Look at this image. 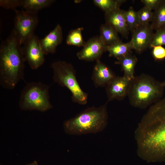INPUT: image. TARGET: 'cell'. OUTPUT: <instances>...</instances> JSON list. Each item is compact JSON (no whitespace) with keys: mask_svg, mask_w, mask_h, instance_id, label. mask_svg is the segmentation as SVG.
I'll use <instances>...</instances> for the list:
<instances>
[{"mask_svg":"<svg viewBox=\"0 0 165 165\" xmlns=\"http://www.w3.org/2000/svg\"><path fill=\"white\" fill-rule=\"evenodd\" d=\"M137 152L144 159L165 160V98L152 105L136 129Z\"/></svg>","mask_w":165,"mask_h":165,"instance_id":"cell-1","label":"cell"},{"mask_svg":"<svg viewBox=\"0 0 165 165\" xmlns=\"http://www.w3.org/2000/svg\"><path fill=\"white\" fill-rule=\"evenodd\" d=\"M16 34L13 29L0 46V84L3 88L13 89L23 79L26 61Z\"/></svg>","mask_w":165,"mask_h":165,"instance_id":"cell-2","label":"cell"},{"mask_svg":"<svg viewBox=\"0 0 165 165\" xmlns=\"http://www.w3.org/2000/svg\"><path fill=\"white\" fill-rule=\"evenodd\" d=\"M107 102L98 107H88L65 121L64 123L65 132L78 135L96 133L103 130L108 123Z\"/></svg>","mask_w":165,"mask_h":165,"instance_id":"cell-3","label":"cell"},{"mask_svg":"<svg viewBox=\"0 0 165 165\" xmlns=\"http://www.w3.org/2000/svg\"><path fill=\"white\" fill-rule=\"evenodd\" d=\"M164 86L162 82L151 76L142 74L131 80L127 96L130 104L145 108L160 100Z\"/></svg>","mask_w":165,"mask_h":165,"instance_id":"cell-4","label":"cell"},{"mask_svg":"<svg viewBox=\"0 0 165 165\" xmlns=\"http://www.w3.org/2000/svg\"><path fill=\"white\" fill-rule=\"evenodd\" d=\"M51 68L54 81L70 90L73 102L82 105L86 104L88 95L81 88L76 79L73 66L65 61H59L52 63Z\"/></svg>","mask_w":165,"mask_h":165,"instance_id":"cell-5","label":"cell"},{"mask_svg":"<svg viewBox=\"0 0 165 165\" xmlns=\"http://www.w3.org/2000/svg\"><path fill=\"white\" fill-rule=\"evenodd\" d=\"M50 86L40 82H30L23 88L19 101L23 110H37L42 112L52 108L49 94Z\"/></svg>","mask_w":165,"mask_h":165,"instance_id":"cell-6","label":"cell"},{"mask_svg":"<svg viewBox=\"0 0 165 165\" xmlns=\"http://www.w3.org/2000/svg\"><path fill=\"white\" fill-rule=\"evenodd\" d=\"M14 28L20 44L23 45L34 35L38 23L37 14L22 9L14 10Z\"/></svg>","mask_w":165,"mask_h":165,"instance_id":"cell-7","label":"cell"},{"mask_svg":"<svg viewBox=\"0 0 165 165\" xmlns=\"http://www.w3.org/2000/svg\"><path fill=\"white\" fill-rule=\"evenodd\" d=\"M39 39L34 35L23 45L25 61L32 69H36L42 65L45 55L41 46Z\"/></svg>","mask_w":165,"mask_h":165,"instance_id":"cell-8","label":"cell"},{"mask_svg":"<svg viewBox=\"0 0 165 165\" xmlns=\"http://www.w3.org/2000/svg\"><path fill=\"white\" fill-rule=\"evenodd\" d=\"M106 46L99 36L89 39L85 43L82 49L77 53L80 60L92 61L100 60L103 53L106 51Z\"/></svg>","mask_w":165,"mask_h":165,"instance_id":"cell-9","label":"cell"},{"mask_svg":"<svg viewBox=\"0 0 165 165\" xmlns=\"http://www.w3.org/2000/svg\"><path fill=\"white\" fill-rule=\"evenodd\" d=\"M153 30L149 24L140 25L134 30L130 41L132 49L140 53L149 47L154 33Z\"/></svg>","mask_w":165,"mask_h":165,"instance_id":"cell-10","label":"cell"},{"mask_svg":"<svg viewBox=\"0 0 165 165\" xmlns=\"http://www.w3.org/2000/svg\"><path fill=\"white\" fill-rule=\"evenodd\" d=\"M130 81L124 76H116L106 86L108 102L124 99L127 96Z\"/></svg>","mask_w":165,"mask_h":165,"instance_id":"cell-11","label":"cell"},{"mask_svg":"<svg viewBox=\"0 0 165 165\" xmlns=\"http://www.w3.org/2000/svg\"><path fill=\"white\" fill-rule=\"evenodd\" d=\"M125 10L120 8L105 13L106 23L113 27L123 37L127 38L129 33L125 18Z\"/></svg>","mask_w":165,"mask_h":165,"instance_id":"cell-12","label":"cell"},{"mask_svg":"<svg viewBox=\"0 0 165 165\" xmlns=\"http://www.w3.org/2000/svg\"><path fill=\"white\" fill-rule=\"evenodd\" d=\"M116 77L114 73L107 65L100 60L96 61L92 76L95 87L106 86Z\"/></svg>","mask_w":165,"mask_h":165,"instance_id":"cell-13","label":"cell"},{"mask_svg":"<svg viewBox=\"0 0 165 165\" xmlns=\"http://www.w3.org/2000/svg\"><path fill=\"white\" fill-rule=\"evenodd\" d=\"M63 39L62 28L60 25L58 24L53 30L40 40L45 55L54 53L57 46L62 43Z\"/></svg>","mask_w":165,"mask_h":165,"instance_id":"cell-14","label":"cell"},{"mask_svg":"<svg viewBox=\"0 0 165 165\" xmlns=\"http://www.w3.org/2000/svg\"><path fill=\"white\" fill-rule=\"evenodd\" d=\"M138 59L134 55L128 54L115 62V64L121 65L124 75L123 76L131 80L134 79V69Z\"/></svg>","mask_w":165,"mask_h":165,"instance_id":"cell-15","label":"cell"},{"mask_svg":"<svg viewBox=\"0 0 165 165\" xmlns=\"http://www.w3.org/2000/svg\"><path fill=\"white\" fill-rule=\"evenodd\" d=\"M132 49L130 42L124 43L121 41L107 46L106 51L109 53V56L113 57L119 60L130 53Z\"/></svg>","mask_w":165,"mask_h":165,"instance_id":"cell-16","label":"cell"},{"mask_svg":"<svg viewBox=\"0 0 165 165\" xmlns=\"http://www.w3.org/2000/svg\"><path fill=\"white\" fill-rule=\"evenodd\" d=\"M100 38L107 46L121 41L118 33L113 27L106 23L100 26Z\"/></svg>","mask_w":165,"mask_h":165,"instance_id":"cell-17","label":"cell"},{"mask_svg":"<svg viewBox=\"0 0 165 165\" xmlns=\"http://www.w3.org/2000/svg\"><path fill=\"white\" fill-rule=\"evenodd\" d=\"M54 0H22L21 7L24 10L37 14L39 10L50 6Z\"/></svg>","mask_w":165,"mask_h":165,"instance_id":"cell-18","label":"cell"},{"mask_svg":"<svg viewBox=\"0 0 165 165\" xmlns=\"http://www.w3.org/2000/svg\"><path fill=\"white\" fill-rule=\"evenodd\" d=\"M151 26L156 30L165 27V0L162 2L153 12Z\"/></svg>","mask_w":165,"mask_h":165,"instance_id":"cell-19","label":"cell"},{"mask_svg":"<svg viewBox=\"0 0 165 165\" xmlns=\"http://www.w3.org/2000/svg\"><path fill=\"white\" fill-rule=\"evenodd\" d=\"M83 28H79L70 31L67 36L66 42L67 45L77 47L83 46L85 42L82 35Z\"/></svg>","mask_w":165,"mask_h":165,"instance_id":"cell-20","label":"cell"},{"mask_svg":"<svg viewBox=\"0 0 165 165\" xmlns=\"http://www.w3.org/2000/svg\"><path fill=\"white\" fill-rule=\"evenodd\" d=\"M126 2L124 0H94L93 2L97 6L105 13L119 7Z\"/></svg>","mask_w":165,"mask_h":165,"instance_id":"cell-21","label":"cell"},{"mask_svg":"<svg viewBox=\"0 0 165 165\" xmlns=\"http://www.w3.org/2000/svg\"><path fill=\"white\" fill-rule=\"evenodd\" d=\"M125 18L126 24L129 31L132 32L140 25L137 12L132 6L125 11Z\"/></svg>","mask_w":165,"mask_h":165,"instance_id":"cell-22","label":"cell"},{"mask_svg":"<svg viewBox=\"0 0 165 165\" xmlns=\"http://www.w3.org/2000/svg\"><path fill=\"white\" fill-rule=\"evenodd\" d=\"M137 13L140 25L148 24L151 22L153 12L148 8L144 6L137 12Z\"/></svg>","mask_w":165,"mask_h":165,"instance_id":"cell-23","label":"cell"},{"mask_svg":"<svg viewBox=\"0 0 165 165\" xmlns=\"http://www.w3.org/2000/svg\"><path fill=\"white\" fill-rule=\"evenodd\" d=\"M156 46H165V27L156 30L149 47Z\"/></svg>","mask_w":165,"mask_h":165,"instance_id":"cell-24","label":"cell"},{"mask_svg":"<svg viewBox=\"0 0 165 165\" xmlns=\"http://www.w3.org/2000/svg\"><path fill=\"white\" fill-rule=\"evenodd\" d=\"M22 0H0V6L7 9L14 10L21 7Z\"/></svg>","mask_w":165,"mask_h":165,"instance_id":"cell-25","label":"cell"},{"mask_svg":"<svg viewBox=\"0 0 165 165\" xmlns=\"http://www.w3.org/2000/svg\"><path fill=\"white\" fill-rule=\"evenodd\" d=\"M152 54L156 61H161L165 59V48L162 46L153 47Z\"/></svg>","mask_w":165,"mask_h":165,"instance_id":"cell-26","label":"cell"},{"mask_svg":"<svg viewBox=\"0 0 165 165\" xmlns=\"http://www.w3.org/2000/svg\"><path fill=\"white\" fill-rule=\"evenodd\" d=\"M163 0H142L141 1L145 6L151 10H155L162 2Z\"/></svg>","mask_w":165,"mask_h":165,"instance_id":"cell-27","label":"cell"},{"mask_svg":"<svg viewBox=\"0 0 165 165\" xmlns=\"http://www.w3.org/2000/svg\"><path fill=\"white\" fill-rule=\"evenodd\" d=\"M27 165H38L37 162L36 161H35L32 163L28 164Z\"/></svg>","mask_w":165,"mask_h":165,"instance_id":"cell-28","label":"cell"},{"mask_svg":"<svg viewBox=\"0 0 165 165\" xmlns=\"http://www.w3.org/2000/svg\"><path fill=\"white\" fill-rule=\"evenodd\" d=\"M163 85L164 86V87H165V79H164V81L163 82Z\"/></svg>","mask_w":165,"mask_h":165,"instance_id":"cell-29","label":"cell"}]
</instances>
